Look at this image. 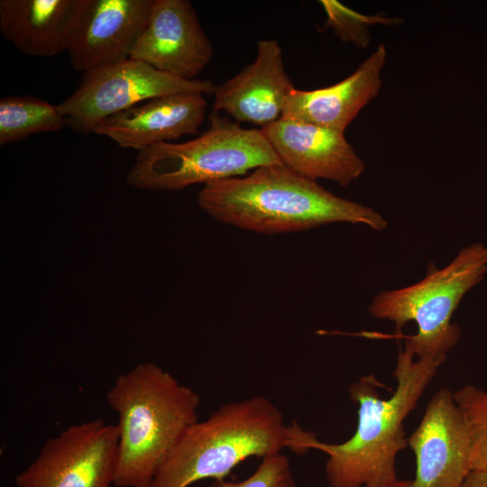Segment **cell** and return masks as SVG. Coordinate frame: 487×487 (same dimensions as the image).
Wrapping results in <instances>:
<instances>
[{
  "mask_svg": "<svg viewBox=\"0 0 487 487\" xmlns=\"http://www.w3.org/2000/svg\"><path fill=\"white\" fill-rule=\"evenodd\" d=\"M198 203L218 221L267 234L337 222L363 224L379 231L387 226L372 207L338 197L283 164L206 184Z\"/></svg>",
  "mask_w": 487,
  "mask_h": 487,
  "instance_id": "1",
  "label": "cell"
},
{
  "mask_svg": "<svg viewBox=\"0 0 487 487\" xmlns=\"http://www.w3.org/2000/svg\"><path fill=\"white\" fill-rule=\"evenodd\" d=\"M317 435L299 424L286 425L279 408L254 395L227 402L182 434L150 487H188L203 479L222 480L249 457H265L289 448L313 449Z\"/></svg>",
  "mask_w": 487,
  "mask_h": 487,
  "instance_id": "2",
  "label": "cell"
},
{
  "mask_svg": "<svg viewBox=\"0 0 487 487\" xmlns=\"http://www.w3.org/2000/svg\"><path fill=\"white\" fill-rule=\"evenodd\" d=\"M446 358H418L407 348L398 354L391 398L381 399L374 375L363 376L349 388L358 405L357 427L341 444L317 441L326 453V475L331 487H388L398 481L396 458L408 445L404 420L416 408Z\"/></svg>",
  "mask_w": 487,
  "mask_h": 487,
  "instance_id": "3",
  "label": "cell"
},
{
  "mask_svg": "<svg viewBox=\"0 0 487 487\" xmlns=\"http://www.w3.org/2000/svg\"><path fill=\"white\" fill-rule=\"evenodd\" d=\"M117 413L115 487H150L185 430L198 420L199 395L154 363L120 374L106 394Z\"/></svg>",
  "mask_w": 487,
  "mask_h": 487,
  "instance_id": "4",
  "label": "cell"
},
{
  "mask_svg": "<svg viewBox=\"0 0 487 487\" xmlns=\"http://www.w3.org/2000/svg\"><path fill=\"white\" fill-rule=\"evenodd\" d=\"M209 128L185 142H161L138 152L127 183L146 190L177 191L282 164L260 129L212 111Z\"/></svg>",
  "mask_w": 487,
  "mask_h": 487,
  "instance_id": "5",
  "label": "cell"
},
{
  "mask_svg": "<svg viewBox=\"0 0 487 487\" xmlns=\"http://www.w3.org/2000/svg\"><path fill=\"white\" fill-rule=\"evenodd\" d=\"M487 271V246L473 243L463 248L445 268L431 263L419 282L377 294L370 314L393 322L398 334L409 321L418 332L405 342L418 358H446L459 341L461 330L451 318L464 294L479 283Z\"/></svg>",
  "mask_w": 487,
  "mask_h": 487,
  "instance_id": "6",
  "label": "cell"
},
{
  "mask_svg": "<svg viewBox=\"0 0 487 487\" xmlns=\"http://www.w3.org/2000/svg\"><path fill=\"white\" fill-rule=\"evenodd\" d=\"M216 87L210 80H184L128 59L84 72L75 92L57 107L66 126L87 134L108 117L146 100L175 93L212 94Z\"/></svg>",
  "mask_w": 487,
  "mask_h": 487,
  "instance_id": "7",
  "label": "cell"
},
{
  "mask_svg": "<svg viewBox=\"0 0 487 487\" xmlns=\"http://www.w3.org/2000/svg\"><path fill=\"white\" fill-rule=\"evenodd\" d=\"M118 430L101 418L73 424L47 439L15 477L17 487H111Z\"/></svg>",
  "mask_w": 487,
  "mask_h": 487,
  "instance_id": "8",
  "label": "cell"
},
{
  "mask_svg": "<svg viewBox=\"0 0 487 487\" xmlns=\"http://www.w3.org/2000/svg\"><path fill=\"white\" fill-rule=\"evenodd\" d=\"M153 0H72L65 41L70 63L83 73L129 59Z\"/></svg>",
  "mask_w": 487,
  "mask_h": 487,
  "instance_id": "9",
  "label": "cell"
},
{
  "mask_svg": "<svg viewBox=\"0 0 487 487\" xmlns=\"http://www.w3.org/2000/svg\"><path fill=\"white\" fill-rule=\"evenodd\" d=\"M416 458L413 487H460L472 471L471 437L453 392L441 388L408 438Z\"/></svg>",
  "mask_w": 487,
  "mask_h": 487,
  "instance_id": "10",
  "label": "cell"
},
{
  "mask_svg": "<svg viewBox=\"0 0 487 487\" xmlns=\"http://www.w3.org/2000/svg\"><path fill=\"white\" fill-rule=\"evenodd\" d=\"M214 49L188 0H153L129 59L173 77L194 80L211 61Z\"/></svg>",
  "mask_w": 487,
  "mask_h": 487,
  "instance_id": "11",
  "label": "cell"
},
{
  "mask_svg": "<svg viewBox=\"0 0 487 487\" xmlns=\"http://www.w3.org/2000/svg\"><path fill=\"white\" fill-rule=\"evenodd\" d=\"M260 130L282 164L309 179L345 188L364 170L344 131L283 118Z\"/></svg>",
  "mask_w": 487,
  "mask_h": 487,
  "instance_id": "12",
  "label": "cell"
},
{
  "mask_svg": "<svg viewBox=\"0 0 487 487\" xmlns=\"http://www.w3.org/2000/svg\"><path fill=\"white\" fill-rule=\"evenodd\" d=\"M294 89L279 42L261 40L255 60L216 87L213 110L262 129L282 117L287 98Z\"/></svg>",
  "mask_w": 487,
  "mask_h": 487,
  "instance_id": "13",
  "label": "cell"
},
{
  "mask_svg": "<svg viewBox=\"0 0 487 487\" xmlns=\"http://www.w3.org/2000/svg\"><path fill=\"white\" fill-rule=\"evenodd\" d=\"M207 101L198 93H175L152 98L100 123L95 133L124 149L142 151L197 134L206 117Z\"/></svg>",
  "mask_w": 487,
  "mask_h": 487,
  "instance_id": "14",
  "label": "cell"
},
{
  "mask_svg": "<svg viewBox=\"0 0 487 487\" xmlns=\"http://www.w3.org/2000/svg\"><path fill=\"white\" fill-rule=\"evenodd\" d=\"M386 57V48L380 44L344 80L324 88H295L287 98L281 118L345 132L361 109L380 93Z\"/></svg>",
  "mask_w": 487,
  "mask_h": 487,
  "instance_id": "15",
  "label": "cell"
},
{
  "mask_svg": "<svg viewBox=\"0 0 487 487\" xmlns=\"http://www.w3.org/2000/svg\"><path fill=\"white\" fill-rule=\"evenodd\" d=\"M72 0H1L0 32L22 53L52 57L66 51Z\"/></svg>",
  "mask_w": 487,
  "mask_h": 487,
  "instance_id": "16",
  "label": "cell"
},
{
  "mask_svg": "<svg viewBox=\"0 0 487 487\" xmlns=\"http://www.w3.org/2000/svg\"><path fill=\"white\" fill-rule=\"evenodd\" d=\"M66 126L57 105L33 96H5L0 99V145L19 142L28 136L56 132Z\"/></svg>",
  "mask_w": 487,
  "mask_h": 487,
  "instance_id": "17",
  "label": "cell"
},
{
  "mask_svg": "<svg viewBox=\"0 0 487 487\" xmlns=\"http://www.w3.org/2000/svg\"><path fill=\"white\" fill-rule=\"evenodd\" d=\"M453 396L469 429L472 471L487 473V391L466 385Z\"/></svg>",
  "mask_w": 487,
  "mask_h": 487,
  "instance_id": "18",
  "label": "cell"
},
{
  "mask_svg": "<svg viewBox=\"0 0 487 487\" xmlns=\"http://www.w3.org/2000/svg\"><path fill=\"white\" fill-rule=\"evenodd\" d=\"M320 3L327 17L325 28H333L343 41L352 42L359 48H365L369 44L370 25L373 23L394 25L402 22L398 18L366 16L335 0H322Z\"/></svg>",
  "mask_w": 487,
  "mask_h": 487,
  "instance_id": "19",
  "label": "cell"
},
{
  "mask_svg": "<svg viewBox=\"0 0 487 487\" xmlns=\"http://www.w3.org/2000/svg\"><path fill=\"white\" fill-rule=\"evenodd\" d=\"M211 487H297L288 456L281 452L262 458L253 473L240 482L214 480Z\"/></svg>",
  "mask_w": 487,
  "mask_h": 487,
  "instance_id": "20",
  "label": "cell"
},
{
  "mask_svg": "<svg viewBox=\"0 0 487 487\" xmlns=\"http://www.w3.org/2000/svg\"><path fill=\"white\" fill-rule=\"evenodd\" d=\"M460 487H487V473L473 470Z\"/></svg>",
  "mask_w": 487,
  "mask_h": 487,
  "instance_id": "21",
  "label": "cell"
},
{
  "mask_svg": "<svg viewBox=\"0 0 487 487\" xmlns=\"http://www.w3.org/2000/svg\"><path fill=\"white\" fill-rule=\"evenodd\" d=\"M388 487H413L412 480H398Z\"/></svg>",
  "mask_w": 487,
  "mask_h": 487,
  "instance_id": "22",
  "label": "cell"
}]
</instances>
